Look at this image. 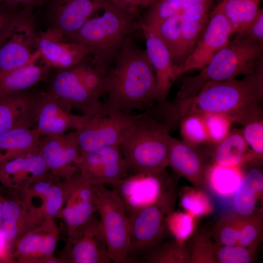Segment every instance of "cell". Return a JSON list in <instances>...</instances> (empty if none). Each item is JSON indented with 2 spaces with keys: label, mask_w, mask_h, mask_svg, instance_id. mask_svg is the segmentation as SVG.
<instances>
[{
  "label": "cell",
  "mask_w": 263,
  "mask_h": 263,
  "mask_svg": "<svg viewBox=\"0 0 263 263\" xmlns=\"http://www.w3.org/2000/svg\"><path fill=\"white\" fill-rule=\"evenodd\" d=\"M221 243L224 245H238V228L234 226H227L220 234Z\"/></svg>",
  "instance_id": "cell-44"
},
{
  "label": "cell",
  "mask_w": 263,
  "mask_h": 263,
  "mask_svg": "<svg viewBox=\"0 0 263 263\" xmlns=\"http://www.w3.org/2000/svg\"><path fill=\"white\" fill-rule=\"evenodd\" d=\"M76 166L78 171L94 185L107 184L113 186L130 175L128 164L118 146L80 155Z\"/></svg>",
  "instance_id": "cell-13"
},
{
  "label": "cell",
  "mask_w": 263,
  "mask_h": 263,
  "mask_svg": "<svg viewBox=\"0 0 263 263\" xmlns=\"http://www.w3.org/2000/svg\"><path fill=\"white\" fill-rule=\"evenodd\" d=\"M165 170L133 173L113 186L128 217L156 202L165 192L168 179Z\"/></svg>",
  "instance_id": "cell-12"
},
{
  "label": "cell",
  "mask_w": 263,
  "mask_h": 263,
  "mask_svg": "<svg viewBox=\"0 0 263 263\" xmlns=\"http://www.w3.org/2000/svg\"><path fill=\"white\" fill-rule=\"evenodd\" d=\"M38 152L56 180L65 181L78 171L76 163L80 154L74 132L41 135Z\"/></svg>",
  "instance_id": "cell-16"
},
{
  "label": "cell",
  "mask_w": 263,
  "mask_h": 263,
  "mask_svg": "<svg viewBox=\"0 0 263 263\" xmlns=\"http://www.w3.org/2000/svg\"><path fill=\"white\" fill-rule=\"evenodd\" d=\"M262 0H222L221 4L233 33L241 32L253 19Z\"/></svg>",
  "instance_id": "cell-32"
},
{
  "label": "cell",
  "mask_w": 263,
  "mask_h": 263,
  "mask_svg": "<svg viewBox=\"0 0 263 263\" xmlns=\"http://www.w3.org/2000/svg\"><path fill=\"white\" fill-rule=\"evenodd\" d=\"M33 11L28 13L16 25L0 47V73L17 69L39 60Z\"/></svg>",
  "instance_id": "cell-15"
},
{
  "label": "cell",
  "mask_w": 263,
  "mask_h": 263,
  "mask_svg": "<svg viewBox=\"0 0 263 263\" xmlns=\"http://www.w3.org/2000/svg\"><path fill=\"white\" fill-rule=\"evenodd\" d=\"M181 12L150 28L141 26L153 32L160 38L178 66L184 62L180 26Z\"/></svg>",
  "instance_id": "cell-30"
},
{
  "label": "cell",
  "mask_w": 263,
  "mask_h": 263,
  "mask_svg": "<svg viewBox=\"0 0 263 263\" xmlns=\"http://www.w3.org/2000/svg\"><path fill=\"white\" fill-rule=\"evenodd\" d=\"M47 0H0V2L20 5L25 7L34 9L44 5Z\"/></svg>",
  "instance_id": "cell-46"
},
{
  "label": "cell",
  "mask_w": 263,
  "mask_h": 263,
  "mask_svg": "<svg viewBox=\"0 0 263 263\" xmlns=\"http://www.w3.org/2000/svg\"><path fill=\"white\" fill-rule=\"evenodd\" d=\"M244 126L242 132L251 150L260 158L263 153V116L253 120Z\"/></svg>",
  "instance_id": "cell-39"
},
{
  "label": "cell",
  "mask_w": 263,
  "mask_h": 263,
  "mask_svg": "<svg viewBox=\"0 0 263 263\" xmlns=\"http://www.w3.org/2000/svg\"><path fill=\"white\" fill-rule=\"evenodd\" d=\"M28 229V214L19 200L4 199L0 231L5 236L17 238Z\"/></svg>",
  "instance_id": "cell-31"
},
{
  "label": "cell",
  "mask_w": 263,
  "mask_h": 263,
  "mask_svg": "<svg viewBox=\"0 0 263 263\" xmlns=\"http://www.w3.org/2000/svg\"><path fill=\"white\" fill-rule=\"evenodd\" d=\"M233 33L220 3L209 13L208 22L194 48L183 64L178 75L193 70H201L229 42Z\"/></svg>",
  "instance_id": "cell-10"
},
{
  "label": "cell",
  "mask_w": 263,
  "mask_h": 263,
  "mask_svg": "<svg viewBox=\"0 0 263 263\" xmlns=\"http://www.w3.org/2000/svg\"><path fill=\"white\" fill-rule=\"evenodd\" d=\"M4 199L0 192V225L2 222V206Z\"/></svg>",
  "instance_id": "cell-48"
},
{
  "label": "cell",
  "mask_w": 263,
  "mask_h": 263,
  "mask_svg": "<svg viewBox=\"0 0 263 263\" xmlns=\"http://www.w3.org/2000/svg\"><path fill=\"white\" fill-rule=\"evenodd\" d=\"M140 116L114 112L90 117L74 132L80 154L119 147L132 132Z\"/></svg>",
  "instance_id": "cell-7"
},
{
  "label": "cell",
  "mask_w": 263,
  "mask_h": 263,
  "mask_svg": "<svg viewBox=\"0 0 263 263\" xmlns=\"http://www.w3.org/2000/svg\"><path fill=\"white\" fill-rule=\"evenodd\" d=\"M41 136L36 127L10 130L0 137V163L38 152Z\"/></svg>",
  "instance_id": "cell-26"
},
{
  "label": "cell",
  "mask_w": 263,
  "mask_h": 263,
  "mask_svg": "<svg viewBox=\"0 0 263 263\" xmlns=\"http://www.w3.org/2000/svg\"><path fill=\"white\" fill-rule=\"evenodd\" d=\"M182 9L195 4L212 3L214 0H168Z\"/></svg>",
  "instance_id": "cell-47"
},
{
  "label": "cell",
  "mask_w": 263,
  "mask_h": 263,
  "mask_svg": "<svg viewBox=\"0 0 263 263\" xmlns=\"http://www.w3.org/2000/svg\"><path fill=\"white\" fill-rule=\"evenodd\" d=\"M121 7L136 11L138 7H147L146 0H109Z\"/></svg>",
  "instance_id": "cell-45"
},
{
  "label": "cell",
  "mask_w": 263,
  "mask_h": 263,
  "mask_svg": "<svg viewBox=\"0 0 263 263\" xmlns=\"http://www.w3.org/2000/svg\"><path fill=\"white\" fill-rule=\"evenodd\" d=\"M181 204L190 214L195 216L205 214L210 209L209 203L206 196L196 191L184 194L181 197Z\"/></svg>",
  "instance_id": "cell-40"
},
{
  "label": "cell",
  "mask_w": 263,
  "mask_h": 263,
  "mask_svg": "<svg viewBox=\"0 0 263 263\" xmlns=\"http://www.w3.org/2000/svg\"><path fill=\"white\" fill-rule=\"evenodd\" d=\"M102 11L101 16L94 15L77 31L63 38L89 48L93 61L107 72L138 25L136 11L109 0Z\"/></svg>",
  "instance_id": "cell-3"
},
{
  "label": "cell",
  "mask_w": 263,
  "mask_h": 263,
  "mask_svg": "<svg viewBox=\"0 0 263 263\" xmlns=\"http://www.w3.org/2000/svg\"><path fill=\"white\" fill-rule=\"evenodd\" d=\"M89 56L72 68L85 88L98 99L105 93L107 72L103 70Z\"/></svg>",
  "instance_id": "cell-33"
},
{
  "label": "cell",
  "mask_w": 263,
  "mask_h": 263,
  "mask_svg": "<svg viewBox=\"0 0 263 263\" xmlns=\"http://www.w3.org/2000/svg\"><path fill=\"white\" fill-rule=\"evenodd\" d=\"M180 128L183 140L194 146H199L209 143V135L202 114H187L180 120Z\"/></svg>",
  "instance_id": "cell-35"
},
{
  "label": "cell",
  "mask_w": 263,
  "mask_h": 263,
  "mask_svg": "<svg viewBox=\"0 0 263 263\" xmlns=\"http://www.w3.org/2000/svg\"><path fill=\"white\" fill-rule=\"evenodd\" d=\"M214 164L226 167H239L244 163L259 157L252 150L241 130L234 129L222 140L214 144Z\"/></svg>",
  "instance_id": "cell-28"
},
{
  "label": "cell",
  "mask_w": 263,
  "mask_h": 263,
  "mask_svg": "<svg viewBox=\"0 0 263 263\" xmlns=\"http://www.w3.org/2000/svg\"><path fill=\"white\" fill-rule=\"evenodd\" d=\"M217 257L222 263H248L251 261L249 251L240 245H224L219 250Z\"/></svg>",
  "instance_id": "cell-41"
},
{
  "label": "cell",
  "mask_w": 263,
  "mask_h": 263,
  "mask_svg": "<svg viewBox=\"0 0 263 263\" xmlns=\"http://www.w3.org/2000/svg\"><path fill=\"white\" fill-rule=\"evenodd\" d=\"M106 100L103 114L126 113L157 100L154 72L146 50L137 46L132 36L126 40L113 65L106 75Z\"/></svg>",
  "instance_id": "cell-2"
},
{
  "label": "cell",
  "mask_w": 263,
  "mask_h": 263,
  "mask_svg": "<svg viewBox=\"0 0 263 263\" xmlns=\"http://www.w3.org/2000/svg\"><path fill=\"white\" fill-rule=\"evenodd\" d=\"M238 37L247 38L263 44V10L259 9L253 19L240 33Z\"/></svg>",
  "instance_id": "cell-42"
},
{
  "label": "cell",
  "mask_w": 263,
  "mask_h": 263,
  "mask_svg": "<svg viewBox=\"0 0 263 263\" xmlns=\"http://www.w3.org/2000/svg\"><path fill=\"white\" fill-rule=\"evenodd\" d=\"M64 249L62 263L112 262L99 219L95 215L68 235Z\"/></svg>",
  "instance_id": "cell-11"
},
{
  "label": "cell",
  "mask_w": 263,
  "mask_h": 263,
  "mask_svg": "<svg viewBox=\"0 0 263 263\" xmlns=\"http://www.w3.org/2000/svg\"><path fill=\"white\" fill-rule=\"evenodd\" d=\"M48 172L43 158L38 153L0 163V183L19 191Z\"/></svg>",
  "instance_id": "cell-23"
},
{
  "label": "cell",
  "mask_w": 263,
  "mask_h": 263,
  "mask_svg": "<svg viewBox=\"0 0 263 263\" xmlns=\"http://www.w3.org/2000/svg\"><path fill=\"white\" fill-rule=\"evenodd\" d=\"M166 226L180 245L191 234L193 224L191 215L171 211L166 218Z\"/></svg>",
  "instance_id": "cell-37"
},
{
  "label": "cell",
  "mask_w": 263,
  "mask_h": 263,
  "mask_svg": "<svg viewBox=\"0 0 263 263\" xmlns=\"http://www.w3.org/2000/svg\"><path fill=\"white\" fill-rule=\"evenodd\" d=\"M263 175L258 169L253 168L242 177L234 193V206L241 215H251L255 207V197L263 191Z\"/></svg>",
  "instance_id": "cell-29"
},
{
  "label": "cell",
  "mask_w": 263,
  "mask_h": 263,
  "mask_svg": "<svg viewBox=\"0 0 263 263\" xmlns=\"http://www.w3.org/2000/svg\"><path fill=\"white\" fill-rule=\"evenodd\" d=\"M238 228V245L246 247L255 241L258 235L256 226L250 223H245Z\"/></svg>",
  "instance_id": "cell-43"
},
{
  "label": "cell",
  "mask_w": 263,
  "mask_h": 263,
  "mask_svg": "<svg viewBox=\"0 0 263 263\" xmlns=\"http://www.w3.org/2000/svg\"><path fill=\"white\" fill-rule=\"evenodd\" d=\"M36 46L45 62L58 69L73 67L92 53L88 47L57 37L46 30L37 33Z\"/></svg>",
  "instance_id": "cell-20"
},
{
  "label": "cell",
  "mask_w": 263,
  "mask_h": 263,
  "mask_svg": "<svg viewBox=\"0 0 263 263\" xmlns=\"http://www.w3.org/2000/svg\"><path fill=\"white\" fill-rule=\"evenodd\" d=\"M91 116L75 115L63 109L48 91L36 97L35 127L41 135L64 133L81 127Z\"/></svg>",
  "instance_id": "cell-19"
},
{
  "label": "cell",
  "mask_w": 263,
  "mask_h": 263,
  "mask_svg": "<svg viewBox=\"0 0 263 263\" xmlns=\"http://www.w3.org/2000/svg\"><path fill=\"white\" fill-rule=\"evenodd\" d=\"M173 125L140 114L134 128L119 146L133 173L160 171L168 165L169 131Z\"/></svg>",
  "instance_id": "cell-5"
},
{
  "label": "cell",
  "mask_w": 263,
  "mask_h": 263,
  "mask_svg": "<svg viewBox=\"0 0 263 263\" xmlns=\"http://www.w3.org/2000/svg\"><path fill=\"white\" fill-rule=\"evenodd\" d=\"M33 10L20 5L0 2V47L18 23Z\"/></svg>",
  "instance_id": "cell-36"
},
{
  "label": "cell",
  "mask_w": 263,
  "mask_h": 263,
  "mask_svg": "<svg viewBox=\"0 0 263 263\" xmlns=\"http://www.w3.org/2000/svg\"><path fill=\"white\" fill-rule=\"evenodd\" d=\"M146 40V51L152 66L156 79L157 101L164 103L178 75L176 65L166 46L153 32L141 27Z\"/></svg>",
  "instance_id": "cell-21"
},
{
  "label": "cell",
  "mask_w": 263,
  "mask_h": 263,
  "mask_svg": "<svg viewBox=\"0 0 263 263\" xmlns=\"http://www.w3.org/2000/svg\"><path fill=\"white\" fill-rule=\"evenodd\" d=\"M204 116L209 135V143L215 144L230 132L232 121L227 116L218 113L202 114Z\"/></svg>",
  "instance_id": "cell-38"
},
{
  "label": "cell",
  "mask_w": 263,
  "mask_h": 263,
  "mask_svg": "<svg viewBox=\"0 0 263 263\" xmlns=\"http://www.w3.org/2000/svg\"><path fill=\"white\" fill-rule=\"evenodd\" d=\"M212 4L192 5L181 12L180 26L184 62L194 48L208 22Z\"/></svg>",
  "instance_id": "cell-25"
},
{
  "label": "cell",
  "mask_w": 263,
  "mask_h": 263,
  "mask_svg": "<svg viewBox=\"0 0 263 263\" xmlns=\"http://www.w3.org/2000/svg\"><path fill=\"white\" fill-rule=\"evenodd\" d=\"M263 46L255 41L238 37L229 40L198 74L182 78L174 100L195 96L209 82L232 79L241 75L251 74L263 58Z\"/></svg>",
  "instance_id": "cell-4"
},
{
  "label": "cell",
  "mask_w": 263,
  "mask_h": 263,
  "mask_svg": "<svg viewBox=\"0 0 263 263\" xmlns=\"http://www.w3.org/2000/svg\"><path fill=\"white\" fill-rule=\"evenodd\" d=\"M58 238L59 231L54 218L46 219L17 239L13 256L19 263H58L53 254Z\"/></svg>",
  "instance_id": "cell-18"
},
{
  "label": "cell",
  "mask_w": 263,
  "mask_h": 263,
  "mask_svg": "<svg viewBox=\"0 0 263 263\" xmlns=\"http://www.w3.org/2000/svg\"><path fill=\"white\" fill-rule=\"evenodd\" d=\"M198 147L169 136L168 165L178 175L196 185L203 183L208 171L204 156Z\"/></svg>",
  "instance_id": "cell-22"
},
{
  "label": "cell",
  "mask_w": 263,
  "mask_h": 263,
  "mask_svg": "<svg viewBox=\"0 0 263 263\" xmlns=\"http://www.w3.org/2000/svg\"><path fill=\"white\" fill-rule=\"evenodd\" d=\"M108 0H47L46 30L63 38L77 31L90 18L102 11Z\"/></svg>",
  "instance_id": "cell-14"
},
{
  "label": "cell",
  "mask_w": 263,
  "mask_h": 263,
  "mask_svg": "<svg viewBox=\"0 0 263 263\" xmlns=\"http://www.w3.org/2000/svg\"><path fill=\"white\" fill-rule=\"evenodd\" d=\"M63 186L65 201L57 217L63 220L69 235L94 215L98 196L96 186L79 171L63 181Z\"/></svg>",
  "instance_id": "cell-9"
},
{
  "label": "cell",
  "mask_w": 263,
  "mask_h": 263,
  "mask_svg": "<svg viewBox=\"0 0 263 263\" xmlns=\"http://www.w3.org/2000/svg\"><path fill=\"white\" fill-rule=\"evenodd\" d=\"M99 221L112 262L127 263L130 247V227L123 204L116 192L96 185Z\"/></svg>",
  "instance_id": "cell-6"
},
{
  "label": "cell",
  "mask_w": 263,
  "mask_h": 263,
  "mask_svg": "<svg viewBox=\"0 0 263 263\" xmlns=\"http://www.w3.org/2000/svg\"><path fill=\"white\" fill-rule=\"evenodd\" d=\"M156 0H146L147 7H148L150 4L155 1Z\"/></svg>",
  "instance_id": "cell-49"
},
{
  "label": "cell",
  "mask_w": 263,
  "mask_h": 263,
  "mask_svg": "<svg viewBox=\"0 0 263 263\" xmlns=\"http://www.w3.org/2000/svg\"><path fill=\"white\" fill-rule=\"evenodd\" d=\"M263 60L243 79L206 84L195 96L167 103L169 114L177 121L191 113H218L244 125L263 116Z\"/></svg>",
  "instance_id": "cell-1"
},
{
  "label": "cell",
  "mask_w": 263,
  "mask_h": 263,
  "mask_svg": "<svg viewBox=\"0 0 263 263\" xmlns=\"http://www.w3.org/2000/svg\"><path fill=\"white\" fill-rule=\"evenodd\" d=\"M173 196V190L168 189L156 202L128 217L130 247L128 259L134 254L158 244L167 230L166 218L172 211Z\"/></svg>",
  "instance_id": "cell-8"
},
{
  "label": "cell",
  "mask_w": 263,
  "mask_h": 263,
  "mask_svg": "<svg viewBox=\"0 0 263 263\" xmlns=\"http://www.w3.org/2000/svg\"><path fill=\"white\" fill-rule=\"evenodd\" d=\"M51 68L41 57L24 67L0 73V97L23 91L43 80Z\"/></svg>",
  "instance_id": "cell-27"
},
{
  "label": "cell",
  "mask_w": 263,
  "mask_h": 263,
  "mask_svg": "<svg viewBox=\"0 0 263 263\" xmlns=\"http://www.w3.org/2000/svg\"><path fill=\"white\" fill-rule=\"evenodd\" d=\"M36 97L24 91L0 97V137L16 127H35Z\"/></svg>",
  "instance_id": "cell-24"
},
{
  "label": "cell",
  "mask_w": 263,
  "mask_h": 263,
  "mask_svg": "<svg viewBox=\"0 0 263 263\" xmlns=\"http://www.w3.org/2000/svg\"><path fill=\"white\" fill-rule=\"evenodd\" d=\"M207 174L214 189L224 195L234 193L243 177L238 167H226L216 164Z\"/></svg>",
  "instance_id": "cell-34"
},
{
  "label": "cell",
  "mask_w": 263,
  "mask_h": 263,
  "mask_svg": "<svg viewBox=\"0 0 263 263\" xmlns=\"http://www.w3.org/2000/svg\"><path fill=\"white\" fill-rule=\"evenodd\" d=\"M49 92L65 110L80 111L84 115H103L102 104L81 82L72 67L59 69Z\"/></svg>",
  "instance_id": "cell-17"
}]
</instances>
